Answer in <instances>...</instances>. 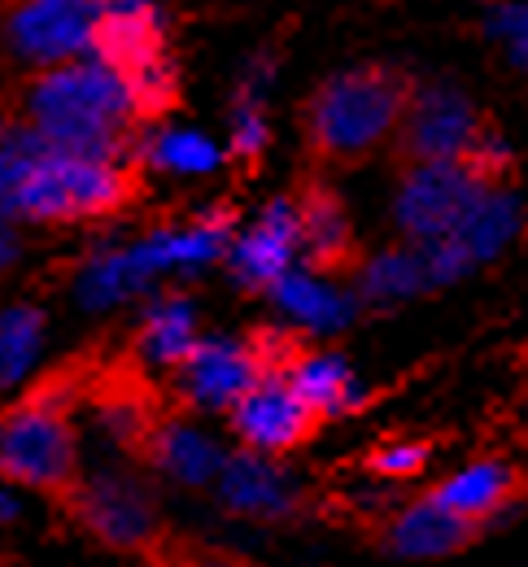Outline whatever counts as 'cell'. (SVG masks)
<instances>
[{"mask_svg":"<svg viewBox=\"0 0 528 567\" xmlns=\"http://www.w3.org/2000/svg\"><path fill=\"white\" fill-rule=\"evenodd\" d=\"M141 458L179 489H210L227 450L219 445L215 432H206L193 420H157Z\"/></svg>","mask_w":528,"mask_h":567,"instance_id":"cell-15","label":"cell"},{"mask_svg":"<svg viewBox=\"0 0 528 567\" xmlns=\"http://www.w3.org/2000/svg\"><path fill=\"white\" fill-rule=\"evenodd\" d=\"M428 284H424V267H420V249L415 245H397V249H384L376 258L363 262L359 271V306H397V301H411L420 297Z\"/></svg>","mask_w":528,"mask_h":567,"instance_id":"cell-26","label":"cell"},{"mask_svg":"<svg viewBox=\"0 0 528 567\" xmlns=\"http://www.w3.org/2000/svg\"><path fill=\"white\" fill-rule=\"evenodd\" d=\"M485 188H489V179L480 171H472L463 157L415 162V166H406V175L393 193V223L406 236V245L446 240L472 214Z\"/></svg>","mask_w":528,"mask_h":567,"instance_id":"cell-6","label":"cell"},{"mask_svg":"<svg viewBox=\"0 0 528 567\" xmlns=\"http://www.w3.org/2000/svg\"><path fill=\"white\" fill-rule=\"evenodd\" d=\"M87 402H92L101 436L114 450L145 454L153 427L162 420L153 411V398L145 393V384H132V380H87Z\"/></svg>","mask_w":528,"mask_h":567,"instance_id":"cell-20","label":"cell"},{"mask_svg":"<svg viewBox=\"0 0 528 567\" xmlns=\"http://www.w3.org/2000/svg\"><path fill=\"white\" fill-rule=\"evenodd\" d=\"M284 380L293 384V393L319 420L350 415L367 402V384L354 375V367L345 358L332 354V350H302L298 346V354L284 362Z\"/></svg>","mask_w":528,"mask_h":567,"instance_id":"cell-18","label":"cell"},{"mask_svg":"<svg viewBox=\"0 0 528 567\" xmlns=\"http://www.w3.org/2000/svg\"><path fill=\"white\" fill-rule=\"evenodd\" d=\"M27 127L62 153L132 162V144L141 136L136 101L123 74L96 58H79L66 66L40 71L27 87Z\"/></svg>","mask_w":528,"mask_h":567,"instance_id":"cell-1","label":"cell"},{"mask_svg":"<svg viewBox=\"0 0 528 567\" xmlns=\"http://www.w3.org/2000/svg\"><path fill=\"white\" fill-rule=\"evenodd\" d=\"M170 18L162 0H101L96 4V31H92V58L110 71L132 74L166 58Z\"/></svg>","mask_w":528,"mask_h":567,"instance_id":"cell-13","label":"cell"},{"mask_svg":"<svg viewBox=\"0 0 528 567\" xmlns=\"http://www.w3.org/2000/svg\"><path fill=\"white\" fill-rule=\"evenodd\" d=\"M298 227H302L306 267L319 276H332L354 262V227L345 206L328 188H310L298 197Z\"/></svg>","mask_w":528,"mask_h":567,"instance_id":"cell-21","label":"cell"},{"mask_svg":"<svg viewBox=\"0 0 528 567\" xmlns=\"http://www.w3.org/2000/svg\"><path fill=\"white\" fill-rule=\"evenodd\" d=\"M520 227H525V206L498 179V184H489L480 193V202L472 206V214L458 223L454 240L463 245V254L472 258V267H485V262H494V258H503L511 249V240L520 236Z\"/></svg>","mask_w":528,"mask_h":567,"instance_id":"cell-22","label":"cell"},{"mask_svg":"<svg viewBox=\"0 0 528 567\" xmlns=\"http://www.w3.org/2000/svg\"><path fill=\"white\" fill-rule=\"evenodd\" d=\"M489 35L507 44L511 62L525 66V49H528V9L525 0H503L494 13H489Z\"/></svg>","mask_w":528,"mask_h":567,"instance_id":"cell-31","label":"cell"},{"mask_svg":"<svg viewBox=\"0 0 528 567\" xmlns=\"http://www.w3.org/2000/svg\"><path fill=\"white\" fill-rule=\"evenodd\" d=\"M271 144V123L262 110V92L236 87V110H231V153L253 162L262 148Z\"/></svg>","mask_w":528,"mask_h":567,"instance_id":"cell-29","label":"cell"},{"mask_svg":"<svg viewBox=\"0 0 528 567\" xmlns=\"http://www.w3.org/2000/svg\"><path fill=\"white\" fill-rule=\"evenodd\" d=\"M516 494H520V472L503 458H476L433 489V497L472 528H485L494 515H503Z\"/></svg>","mask_w":528,"mask_h":567,"instance_id":"cell-19","label":"cell"},{"mask_svg":"<svg viewBox=\"0 0 528 567\" xmlns=\"http://www.w3.org/2000/svg\"><path fill=\"white\" fill-rule=\"evenodd\" d=\"M267 292H271L276 310H280L293 328L310 332V337H337V332H345V328L354 323V315H359V297H354L350 288H337L328 276H319V271H310V267L284 271Z\"/></svg>","mask_w":528,"mask_h":567,"instance_id":"cell-17","label":"cell"},{"mask_svg":"<svg viewBox=\"0 0 528 567\" xmlns=\"http://www.w3.org/2000/svg\"><path fill=\"white\" fill-rule=\"evenodd\" d=\"M480 127H485V118H480L476 101L463 87L428 83V87H411L393 141L402 148L406 166H415V162H454V157H467V148H472Z\"/></svg>","mask_w":528,"mask_h":567,"instance_id":"cell-7","label":"cell"},{"mask_svg":"<svg viewBox=\"0 0 528 567\" xmlns=\"http://www.w3.org/2000/svg\"><path fill=\"white\" fill-rule=\"evenodd\" d=\"M132 193V162H101L40 144L13 197V223H92L118 214Z\"/></svg>","mask_w":528,"mask_h":567,"instance_id":"cell-4","label":"cell"},{"mask_svg":"<svg viewBox=\"0 0 528 567\" xmlns=\"http://www.w3.org/2000/svg\"><path fill=\"white\" fill-rule=\"evenodd\" d=\"M424 463H428V445H420V441H389L372 454V472L384 481H406V476L424 472Z\"/></svg>","mask_w":528,"mask_h":567,"instance_id":"cell-32","label":"cell"},{"mask_svg":"<svg viewBox=\"0 0 528 567\" xmlns=\"http://www.w3.org/2000/svg\"><path fill=\"white\" fill-rule=\"evenodd\" d=\"M231 432L240 441V450H253V454H293L298 445H306L314 436V427L323 424L302 398L293 393V384L284 380V371H262L245 393L240 402L227 411Z\"/></svg>","mask_w":528,"mask_h":567,"instance_id":"cell-9","label":"cell"},{"mask_svg":"<svg viewBox=\"0 0 528 567\" xmlns=\"http://www.w3.org/2000/svg\"><path fill=\"white\" fill-rule=\"evenodd\" d=\"M87 380L58 371L0 415V481L13 489L66 494L79 476L75 402Z\"/></svg>","mask_w":528,"mask_h":567,"instance_id":"cell-2","label":"cell"},{"mask_svg":"<svg viewBox=\"0 0 528 567\" xmlns=\"http://www.w3.org/2000/svg\"><path fill=\"white\" fill-rule=\"evenodd\" d=\"M71 515L87 537H96L110 550H149L162 537V511L145 476L132 467H101L92 476L79 472L66 489Z\"/></svg>","mask_w":528,"mask_h":567,"instance_id":"cell-5","label":"cell"},{"mask_svg":"<svg viewBox=\"0 0 528 567\" xmlns=\"http://www.w3.org/2000/svg\"><path fill=\"white\" fill-rule=\"evenodd\" d=\"M96 4L101 0H13L4 18L9 49L35 71L92 58Z\"/></svg>","mask_w":528,"mask_h":567,"instance_id":"cell-8","label":"cell"},{"mask_svg":"<svg viewBox=\"0 0 528 567\" xmlns=\"http://www.w3.org/2000/svg\"><path fill=\"white\" fill-rule=\"evenodd\" d=\"M411 79L393 66H354L323 79L306 105V141L332 166H354L393 141Z\"/></svg>","mask_w":528,"mask_h":567,"instance_id":"cell-3","label":"cell"},{"mask_svg":"<svg viewBox=\"0 0 528 567\" xmlns=\"http://www.w3.org/2000/svg\"><path fill=\"white\" fill-rule=\"evenodd\" d=\"M215 497L227 515L240 519H258V524H280L293 519L302 506V485L298 476L271 458V454H253V450H236L227 454L219 476H215Z\"/></svg>","mask_w":528,"mask_h":567,"instance_id":"cell-11","label":"cell"},{"mask_svg":"<svg viewBox=\"0 0 528 567\" xmlns=\"http://www.w3.org/2000/svg\"><path fill=\"white\" fill-rule=\"evenodd\" d=\"M197 306L193 297L184 292H162L145 310L141 319V332H136V354L149 367H162V371H175L184 354L197 346Z\"/></svg>","mask_w":528,"mask_h":567,"instance_id":"cell-23","label":"cell"},{"mask_svg":"<svg viewBox=\"0 0 528 567\" xmlns=\"http://www.w3.org/2000/svg\"><path fill=\"white\" fill-rule=\"evenodd\" d=\"M132 157H141L149 171L179 175V179H201L224 166V148L188 127H153L145 136H136Z\"/></svg>","mask_w":528,"mask_h":567,"instance_id":"cell-24","label":"cell"},{"mask_svg":"<svg viewBox=\"0 0 528 567\" xmlns=\"http://www.w3.org/2000/svg\"><path fill=\"white\" fill-rule=\"evenodd\" d=\"M149 284L136 271L132 249L127 245H101L83 258L75 271V301L83 310H114L123 301H132L136 292H145Z\"/></svg>","mask_w":528,"mask_h":567,"instance_id":"cell-25","label":"cell"},{"mask_svg":"<svg viewBox=\"0 0 528 567\" xmlns=\"http://www.w3.org/2000/svg\"><path fill=\"white\" fill-rule=\"evenodd\" d=\"M480 528H472L467 519H458L454 511H446L437 497H420V502H406L389 528H384V546L389 555L397 559H411V564H428V559H451L458 550H467L476 542Z\"/></svg>","mask_w":528,"mask_h":567,"instance_id":"cell-16","label":"cell"},{"mask_svg":"<svg viewBox=\"0 0 528 567\" xmlns=\"http://www.w3.org/2000/svg\"><path fill=\"white\" fill-rule=\"evenodd\" d=\"M18 515H22V502H18V494H13L9 481H0V528H9Z\"/></svg>","mask_w":528,"mask_h":567,"instance_id":"cell-35","label":"cell"},{"mask_svg":"<svg viewBox=\"0 0 528 567\" xmlns=\"http://www.w3.org/2000/svg\"><path fill=\"white\" fill-rule=\"evenodd\" d=\"M420 249V267H424V284L428 288H451L463 276H472V258L463 254V245L446 236V240H428V245H415Z\"/></svg>","mask_w":528,"mask_h":567,"instance_id":"cell-30","label":"cell"},{"mask_svg":"<svg viewBox=\"0 0 528 567\" xmlns=\"http://www.w3.org/2000/svg\"><path fill=\"white\" fill-rule=\"evenodd\" d=\"M40 136L27 123H0V214L13 218V197L40 153Z\"/></svg>","mask_w":528,"mask_h":567,"instance_id":"cell-28","label":"cell"},{"mask_svg":"<svg viewBox=\"0 0 528 567\" xmlns=\"http://www.w3.org/2000/svg\"><path fill=\"white\" fill-rule=\"evenodd\" d=\"M224 258L240 288H271L284 271H293L302 258L298 197H276L271 206H262L245 231H231Z\"/></svg>","mask_w":528,"mask_h":567,"instance_id":"cell-12","label":"cell"},{"mask_svg":"<svg viewBox=\"0 0 528 567\" xmlns=\"http://www.w3.org/2000/svg\"><path fill=\"white\" fill-rule=\"evenodd\" d=\"M40 350H44V310L40 306H4L0 310V389L22 384Z\"/></svg>","mask_w":528,"mask_h":567,"instance_id":"cell-27","label":"cell"},{"mask_svg":"<svg viewBox=\"0 0 528 567\" xmlns=\"http://www.w3.org/2000/svg\"><path fill=\"white\" fill-rule=\"evenodd\" d=\"M18 254H22V236H18V223L0 214V276H4V271L18 262Z\"/></svg>","mask_w":528,"mask_h":567,"instance_id":"cell-33","label":"cell"},{"mask_svg":"<svg viewBox=\"0 0 528 567\" xmlns=\"http://www.w3.org/2000/svg\"><path fill=\"white\" fill-rule=\"evenodd\" d=\"M231 214L227 210H206L193 223L179 227H153L145 236L127 240L136 271L145 276V284L162 280V276H184V271H201L210 262H219L231 245Z\"/></svg>","mask_w":528,"mask_h":567,"instance_id":"cell-14","label":"cell"},{"mask_svg":"<svg viewBox=\"0 0 528 567\" xmlns=\"http://www.w3.org/2000/svg\"><path fill=\"white\" fill-rule=\"evenodd\" d=\"M262 375L253 346L236 337H197V346L175 367L179 402L197 415H227L240 393Z\"/></svg>","mask_w":528,"mask_h":567,"instance_id":"cell-10","label":"cell"},{"mask_svg":"<svg viewBox=\"0 0 528 567\" xmlns=\"http://www.w3.org/2000/svg\"><path fill=\"white\" fill-rule=\"evenodd\" d=\"M175 567H253V564H245V559H236L227 550H188L184 559H175Z\"/></svg>","mask_w":528,"mask_h":567,"instance_id":"cell-34","label":"cell"}]
</instances>
